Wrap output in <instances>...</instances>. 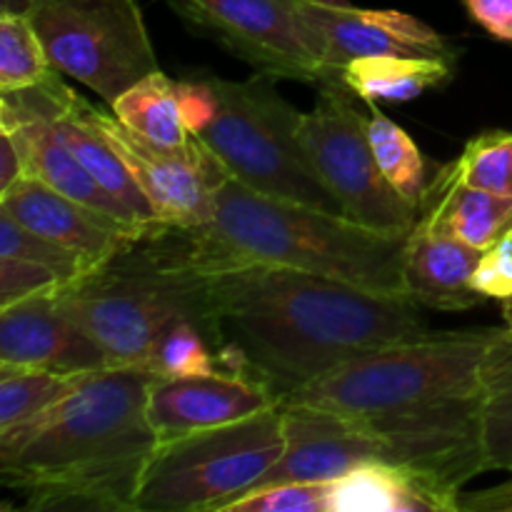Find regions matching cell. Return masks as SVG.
<instances>
[{"mask_svg": "<svg viewBox=\"0 0 512 512\" xmlns=\"http://www.w3.org/2000/svg\"><path fill=\"white\" fill-rule=\"evenodd\" d=\"M503 303V318H505V325H512V293L508 295L505 300H500Z\"/></svg>", "mask_w": 512, "mask_h": 512, "instance_id": "obj_36", "label": "cell"}, {"mask_svg": "<svg viewBox=\"0 0 512 512\" xmlns=\"http://www.w3.org/2000/svg\"><path fill=\"white\" fill-rule=\"evenodd\" d=\"M298 13L323 65L325 83H343V70L368 55L455 58L440 33L400 10L355 8L345 0H298Z\"/></svg>", "mask_w": 512, "mask_h": 512, "instance_id": "obj_12", "label": "cell"}, {"mask_svg": "<svg viewBox=\"0 0 512 512\" xmlns=\"http://www.w3.org/2000/svg\"><path fill=\"white\" fill-rule=\"evenodd\" d=\"M0 255L35 260V263L48 265V268H53L65 280V285L90 273L83 255L55 243V240L45 238V235L35 233V230L25 228L23 223H18L5 210H0Z\"/></svg>", "mask_w": 512, "mask_h": 512, "instance_id": "obj_27", "label": "cell"}, {"mask_svg": "<svg viewBox=\"0 0 512 512\" xmlns=\"http://www.w3.org/2000/svg\"><path fill=\"white\" fill-rule=\"evenodd\" d=\"M65 280L53 268L35 260L0 255V310L35 295L58 293Z\"/></svg>", "mask_w": 512, "mask_h": 512, "instance_id": "obj_29", "label": "cell"}, {"mask_svg": "<svg viewBox=\"0 0 512 512\" xmlns=\"http://www.w3.org/2000/svg\"><path fill=\"white\" fill-rule=\"evenodd\" d=\"M50 65L113 103L160 70L135 0H25Z\"/></svg>", "mask_w": 512, "mask_h": 512, "instance_id": "obj_8", "label": "cell"}, {"mask_svg": "<svg viewBox=\"0 0 512 512\" xmlns=\"http://www.w3.org/2000/svg\"><path fill=\"white\" fill-rule=\"evenodd\" d=\"M280 408L285 453L258 488L275 483H333L358 465L373 460L385 463L383 440L365 420L313 405L280 403Z\"/></svg>", "mask_w": 512, "mask_h": 512, "instance_id": "obj_13", "label": "cell"}, {"mask_svg": "<svg viewBox=\"0 0 512 512\" xmlns=\"http://www.w3.org/2000/svg\"><path fill=\"white\" fill-rule=\"evenodd\" d=\"M115 118L160 148H185L190 135L178 100V80H170L163 70L145 75L110 103Z\"/></svg>", "mask_w": 512, "mask_h": 512, "instance_id": "obj_21", "label": "cell"}, {"mask_svg": "<svg viewBox=\"0 0 512 512\" xmlns=\"http://www.w3.org/2000/svg\"><path fill=\"white\" fill-rule=\"evenodd\" d=\"M168 5L188 28L223 45L258 73L325 83L298 0H168Z\"/></svg>", "mask_w": 512, "mask_h": 512, "instance_id": "obj_10", "label": "cell"}, {"mask_svg": "<svg viewBox=\"0 0 512 512\" xmlns=\"http://www.w3.org/2000/svg\"><path fill=\"white\" fill-rule=\"evenodd\" d=\"M500 338L503 328L428 333L370 350L320 375L285 403L370 420L450 398H490L500 378Z\"/></svg>", "mask_w": 512, "mask_h": 512, "instance_id": "obj_5", "label": "cell"}, {"mask_svg": "<svg viewBox=\"0 0 512 512\" xmlns=\"http://www.w3.org/2000/svg\"><path fill=\"white\" fill-rule=\"evenodd\" d=\"M225 255L208 228L158 223L58 288L55 300L103 348L110 365L145 368L153 345L178 320H195L218 350L210 273Z\"/></svg>", "mask_w": 512, "mask_h": 512, "instance_id": "obj_3", "label": "cell"}, {"mask_svg": "<svg viewBox=\"0 0 512 512\" xmlns=\"http://www.w3.org/2000/svg\"><path fill=\"white\" fill-rule=\"evenodd\" d=\"M210 300L220 370L255 380L280 403L358 355L430 333L408 295L233 255L210 273Z\"/></svg>", "mask_w": 512, "mask_h": 512, "instance_id": "obj_1", "label": "cell"}, {"mask_svg": "<svg viewBox=\"0 0 512 512\" xmlns=\"http://www.w3.org/2000/svg\"><path fill=\"white\" fill-rule=\"evenodd\" d=\"M145 370L155 378L218 373V350L195 320H178L153 345Z\"/></svg>", "mask_w": 512, "mask_h": 512, "instance_id": "obj_25", "label": "cell"}, {"mask_svg": "<svg viewBox=\"0 0 512 512\" xmlns=\"http://www.w3.org/2000/svg\"><path fill=\"white\" fill-rule=\"evenodd\" d=\"M480 258L483 250L435 233L418 220L405 238V295L423 308L448 310V313L475 308L485 300L473 288V273Z\"/></svg>", "mask_w": 512, "mask_h": 512, "instance_id": "obj_17", "label": "cell"}, {"mask_svg": "<svg viewBox=\"0 0 512 512\" xmlns=\"http://www.w3.org/2000/svg\"><path fill=\"white\" fill-rule=\"evenodd\" d=\"M450 170L465 185L512 198V133H480L450 163Z\"/></svg>", "mask_w": 512, "mask_h": 512, "instance_id": "obj_26", "label": "cell"}, {"mask_svg": "<svg viewBox=\"0 0 512 512\" xmlns=\"http://www.w3.org/2000/svg\"><path fill=\"white\" fill-rule=\"evenodd\" d=\"M275 405H280V400L268 388L223 370L158 378L148 395V423L160 445L253 418Z\"/></svg>", "mask_w": 512, "mask_h": 512, "instance_id": "obj_14", "label": "cell"}, {"mask_svg": "<svg viewBox=\"0 0 512 512\" xmlns=\"http://www.w3.org/2000/svg\"><path fill=\"white\" fill-rule=\"evenodd\" d=\"M95 120L105 138L133 173L163 225L208 228L215 220V193L230 178L223 160L200 138L185 148H160L130 130L110 113L95 108Z\"/></svg>", "mask_w": 512, "mask_h": 512, "instance_id": "obj_11", "label": "cell"}, {"mask_svg": "<svg viewBox=\"0 0 512 512\" xmlns=\"http://www.w3.org/2000/svg\"><path fill=\"white\" fill-rule=\"evenodd\" d=\"M155 375L95 370L65 398L0 433V480L25 510L135 512L140 478L158 448L148 423Z\"/></svg>", "mask_w": 512, "mask_h": 512, "instance_id": "obj_2", "label": "cell"}, {"mask_svg": "<svg viewBox=\"0 0 512 512\" xmlns=\"http://www.w3.org/2000/svg\"><path fill=\"white\" fill-rule=\"evenodd\" d=\"M453 78V58H415V55H368L358 58L343 70L345 88L355 98L375 100H413L425 90L445 85Z\"/></svg>", "mask_w": 512, "mask_h": 512, "instance_id": "obj_20", "label": "cell"}, {"mask_svg": "<svg viewBox=\"0 0 512 512\" xmlns=\"http://www.w3.org/2000/svg\"><path fill=\"white\" fill-rule=\"evenodd\" d=\"M0 363L65 375L115 368L103 348L60 310L55 293L0 310Z\"/></svg>", "mask_w": 512, "mask_h": 512, "instance_id": "obj_15", "label": "cell"}, {"mask_svg": "<svg viewBox=\"0 0 512 512\" xmlns=\"http://www.w3.org/2000/svg\"><path fill=\"white\" fill-rule=\"evenodd\" d=\"M463 5L485 33L512 43V0H463Z\"/></svg>", "mask_w": 512, "mask_h": 512, "instance_id": "obj_33", "label": "cell"}, {"mask_svg": "<svg viewBox=\"0 0 512 512\" xmlns=\"http://www.w3.org/2000/svg\"><path fill=\"white\" fill-rule=\"evenodd\" d=\"M418 220L435 233L488 250L512 230V198L465 185L445 165L438 170Z\"/></svg>", "mask_w": 512, "mask_h": 512, "instance_id": "obj_18", "label": "cell"}, {"mask_svg": "<svg viewBox=\"0 0 512 512\" xmlns=\"http://www.w3.org/2000/svg\"><path fill=\"white\" fill-rule=\"evenodd\" d=\"M283 453L280 405L160 443L140 478L135 512H223L258 488Z\"/></svg>", "mask_w": 512, "mask_h": 512, "instance_id": "obj_7", "label": "cell"}, {"mask_svg": "<svg viewBox=\"0 0 512 512\" xmlns=\"http://www.w3.org/2000/svg\"><path fill=\"white\" fill-rule=\"evenodd\" d=\"M300 138L325 188L345 218L383 233L408 235L420 218L380 170L370 143V118L343 83L320 85L318 100L300 120Z\"/></svg>", "mask_w": 512, "mask_h": 512, "instance_id": "obj_9", "label": "cell"}, {"mask_svg": "<svg viewBox=\"0 0 512 512\" xmlns=\"http://www.w3.org/2000/svg\"><path fill=\"white\" fill-rule=\"evenodd\" d=\"M473 288L485 300H505L512 293V230L493 248L483 250V258L473 273Z\"/></svg>", "mask_w": 512, "mask_h": 512, "instance_id": "obj_31", "label": "cell"}, {"mask_svg": "<svg viewBox=\"0 0 512 512\" xmlns=\"http://www.w3.org/2000/svg\"><path fill=\"white\" fill-rule=\"evenodd\" d=\"M275 80L268 73L245 80L210 78L218 95V113L198 138L248 188L343 215L305 153L300 138L303 113L278 93Z\"/></svg>", "mask_w": 512, "mask_h": 512, "instance_id": "obj_6", "label": "cell"}, {"mask_svg": "<svg viewBox=\"0 0 512 512\" xmlns=\"http://www.w3.org/2000/svg\"><path fill=\"white\" fill-rule=\"evenodd\" d=\"M370 143H373L375 160L388 178V183L415 208H423L430 188H433L438 170H433L430 160L420 153L408 133L385 118L380 110L370 115Z\"/></svg>", "mask_w": 512, "mask_h": 512, "instance_id": "obj_22", "label": "cell"}, {"mask_svg": "<svg viewBox=\"0 0 512 512\" xmlns=\"http://www.w3.org/2000/svg\"><path fill=\"white\" fill-rule=\"evenodd\" d=\"M333 483H275L250 490L223 512H330Z\"/></svg>", "mask_w": 512, "mask_h": 512, "instance_id": "obj_28", "label": "cell"}, {"mask_svg": "<svg viewBox=\"0 0 512 512\" xmlns=\"http://www.w3.org/2000/svg\"><path fill=\"white\" fill-rule=\"evenodd\" d=\"M208 230L238 260L323 275L370 293L405 295L408 235L383 233L340 213L270 198L233 175L215 193V220Z\"/></svg>", "mask_w": 512, "mask_h": 512, "instance_id": "obj_4", "label": "cell"}, {"mask_svg": "<svg viewBox=\"0 0 512 512\" xmlns=\"http://www.w3.org/2000/svg\"><path fill=\"white\" fill-rule=\"evenodd\" d=\"M0 210L13 215L25 228L83 255L90 270L103 265L130 238L140 235L120 220L58 193L33 175H25L0 193Z\"/></svg>", "mask_w": 512, "mask_h": 512, "instance_id": "obj_16", "label": "cell"}, {"mask_svg": "<svg viewBox=\"0 0 512 512\" xmlns=\"http://www.w3.org/2000/svg\"><path fill=\"white\" fill-rule=\"evenodd\" d=\"M88 375V373H83ZM83 375L0 363V433L23 425L58 403Z\"/></svg>", "mask_w": 512, "mask_h": 512, "instance_id": "obj_23", "label": "cell"}, {"mask_svg": "<svg viewBox=\"0 0 512 512\" xmlns=\"http://www.w3.org/2000/svg\"><path fill=\"white\" fill-rule=\"evenodd\" d=\"M330 512H455L420 475L393 463H365L333 480Z\"/></svg>", "mask_w": 512, "mask_h": 512, "instance_id": "obj_19", "label": "cell"}, {"mask_svg": "<svg viewBox=\"0 0 512 512\" xmlns=\"http://www.w3.org/2000/svg\"><path fill=\"white\" fill-rule=\"evenodd\" d=\"M483 448L488 470H512V385L485 403Z\"/></svg>", "mask_w": 512, "mask_h": 512, "instance_id": "obj_30", "label": "cell"}, {"mask_svg": "<svg viewBox=\"0 0 512 512\" xmlns=\"http://www.w3.org/2000/svg\"><path fill=\"white\" fill-rule=\"evenodd\" d=\"M25 175H28V165H25L23 148H20L13 130L0 125V193H5L10 185L18 183Z\"/></svg>", "mask_w": 512, "mask_h": 512, "instance_id": "obj_34", "label": "cell"}, {"mask_svg": "<svg viewBox=\"0 0 512 512\" xmlns=\"http://www.w3.org/2000/svg\"><path fill=\"white\" fill-rule=\"evenodd\" d=\"M510 478L495 488L460 495V510L468 512H512V470Z\"/></svg>", "mask_w": 512, "mask_h": 512, "instance_id": "obj_35", "label": "cell"}, {"mask_svg": "<svg viewBox=\"0 0 512 512\" xmlns=\"http://www.w3.org/2000/svg\"><path fill=\"white\" fill-rule=\"evenodd\" d=\"M178 100L190 135L198 138L218 113V95H215L213 83L210 78L178 80Z\"/></svg>", "mask_w": 512, "mask_h": 512, "instance_id": "obj_32", "label": "cell"}, {"mask_svg": "<svg viewBox=\"0 0 512 512\" xmlns=\"http://www.w3.org/2000/svg\"><path fill=\"white\" fill-rule=\"evenodd\" d=\"M58 70L35 33L25 10L5 8L0 15V93H20L40 85Z\"/></svg>", "mask_w": 512, "mask_h": 512, "instance_id": "obj_24", "label": "cell"}]
</instances>
